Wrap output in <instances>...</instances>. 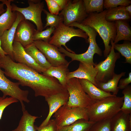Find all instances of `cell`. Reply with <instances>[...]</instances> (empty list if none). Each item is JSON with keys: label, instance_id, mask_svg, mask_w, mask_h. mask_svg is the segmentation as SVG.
<instances>
[{"label": "cell", "instance_id": "1", "mask_svg": "<svg viewBox=\"0 0 131 131\" xmlns=\"http://www.w3.org/2000/svg\"><path fill=\"white\" fill-rule=\"evenodd\" d=\"M0 67L4 69L6 75L18 81L22 86L32 89L35 97L45 98L65 90L55 78L45 76L25 65L16 62L8 55L0 57Z\"/></svg>", "mask_w": 131, "mask_h": 131}, {"label": "cell", "instance_id": "2", "mask_svg": "<svg viewBox=\"0 0 131 131\" xmlns=\"http://www.w3.org/2000/svg\"><path fill=\"white\" fill-rule=\"evenodd\" d=\"M107 11L105 9L100 13H91L81 23L94 29L102 39L105 46L104 54L106 57L109 54L111 46L109 45L111 40L113 41L115 38L116 29L115 22L106 20L105 15Z\"/></svg>", "mask_w": 131, "mask_h": 131}, {"label": "cell", "instance_id": "3", "mask_svg": "<svg viewBox=\"0 0 131 131\" xmlns=\"http://www.w3.org/2000/svg\"><path fill=\"white\" fill-rule=\"evenodd\" d=\"M123 97L110 96L95 102L87 109L89 121L96 122L110 119L121 111Z\"/></svg>", "mask_w": 131, "mask_h": 131}, {"label": "cell", "instance_id": "4", "mask_svg": "<svg viewBox=\"0 0 131 131\" xmlns=\"http://www.w3.org/2000/svg\"><path fill=\"white\" fill-rule=\"evenodd\" d=\"M66 104L60 107L54 114L57 130L69 125L79 119L89 120L87 108L71 107Z\"/></svg>", "mask_w": 131, "mask_h": 131}, {"label": "cell", "instance_id": "5", "mask_svg": "<svg viewBox=\"0 0 131 131\" xmlns=\"http://www.w3.org/2000/svg\"><path fill=\"white\" fill-rule=\"evenodd\" d=\"M51 37L49 43L59 48L64 46L68 51L73 53L75 52L68 48L66 44L73 37H78L84 38L88 42V37L87 34L82 30L75 29L73 27L66 26L62 22L55 28Z\"/></svg>", "mask_w": 131, "mask_h": 131}, {"label": "cell", "instance_id": "6", "mask_svg": "<svg viewBox=\"0 0 131 131\" xmlns=\"http://www.w3.org/2000/svg\"><path fill=\"white\" fill-rule=\"evenodd\" d=\"M66 89L69 94L66 104L69 106L87 108L95 102L85 92L78 78H73L68 79Z\"/></svg>", "mask_w": 131, "mask_h": 131}, {"label": "cell", "instance_id": "7", "mask_svg": "<svg viewBox=\"0 0 131 131\" xmlns=\"http://www.w3.org/2000/svg\"><path fill=\"white\" fill-rule=\"evenodd\" d=\"M29 6L26 8L18 7L14 4H11L13 11L19 12L24 16L25 19L33 23L37 27V30L41 31L44 29L41 14L44 7L43 1L41 0H28Z\"/></svg>", "mask_w": 131, "mask_h": 131}, {"label": "cell", "instance_id": "8", "mask_svg": "<svg viewBox=\"0 0 131 131\" xmlns=\"http://www.w3.org/2000/svg\"><path fill=\"white\" fill-rule=\"evenodd\" d=\"M110 41L111 48L109 54L105 60L96 64L95 66L97 70L95 78L96 83L106 82L112 78L115 74V63L120 57V54L115 51L113 44V41L111 40Z\"/></svg>", "mask_w": 131, "mask_h": 131}, {"label": "cell", "instance_id": "9", "mask_svg": "<svg viewBox=\"0 0 131 131\" xmlns=\"http://www.w3.org/2000/svg\"><path fill=\"white\" fill-rule=\"evenodd\" d=\"M20 85L18 82H12L7 78L0 67V90L3 94L2 97L5 98L9 96L17 99L23 108L25 107L24 102L28 103L30 102L28 98L29 91L21 89Z\"/></svg>", "mask_w": 131, "mask_h": 131}, {"label": "cell", "instance_id": "10", "mask_svg": "<svg viewBox=\"0 0 131 131\" xmlns=\"http://www.w3.org/2000/svg\"><path fill=\"white\" fill-rule=\"evenodd\" d=\"M59 15L63 17L64 24L68 26L74 22L81 23L88 14L86 11L83 0H69Z\"/></svg>", "mask_w": 131, "mask_h": 131}, {"label": "cell", "instance_id": "11", "mask_svg": "<svg viewBox=\"0 0 131 131\" xmlns=\"http://www.w3.org/2000/svg\"><path fill=\"white\" fill-rule=\"evenodd\" d=\"M37 48L44 54L51 66H58L70 64L65 59V55L62 54L58 48L49 44L48 42L42 41H33Z\"/></svg>", "mask_w": 131, "mask_h": 131}, {"label": "cell", "instance_id": "12", "mask_svg": "<svg viewBox=\"0 0 131 131\" xmlns=\"http://www.w3.org/2000/svg\"><path fill=\"white\" fill-rule=\"evenodd\" d=\"M12 56L14 60L25 65L38 72L43 73L46 70L40 66L25 51L20 43L14 41L13 44Z\"/></svg>", "mask_w": 131, "mask_h": 131}, {"label": "cell", "instance_id": "13", "mask_svg": "<svg viewBox=\"0 0 131 131\" xmlns=\"http://www.w3.org/2000/svg\"><path fill=\"white\" fill-rule=\"evenodd\" d=\"M35 30L34 26L28 20H22L17 26L14 41L19 42L25 48L33 42V37Z\"/></svg>", "mask_w": 131, "mask_h": 131}, {"label": "cell", "instance_id": "14", "mask_svg": "<svg viewBox=\"0 0 131 131\" xmlns=\"http://www.w3.org/2000/svg\"><path fill=\"white\" fill-rule=\"evenodd\" d=\"M69 97V94L67 91L55 94L45 98L49 106V112L39 128L44 127L47 124L52 115L60 107L67 103Z\"/></svg>", "mask_w": 131, "mask_h": 131}, {"label": "cell", "instance_id": "15", "mask_svg": "<svg viewBox=\"0 0 131 131\" xmlns=\"http://www.w3.org/2000/svg\"><path fill=\"white\" fill-rule=\"evenodd\" d=\"M17 15L16 21L11 27L5 31L0 36L2 49L14 61L12 52L13 44L16 30L19 23L22 20L25 19L23 15L19 12H17Z\"/></svg>", "mask_w": 131, "mask_h": 131}, {"label": "cell", "instance_id": "16", "mask_svg": "<svg viewBox=\"0 0 131 131\" xmlns=\"http://www.w3.org/2000/svg\"><path fill=\"white\" fill-rule=\"evenodd\" d=\"M97 72V70L94 66L80 62L79 67L76 70L68 72L67 78L68 80L73 78L86 79L97 87L95 78Z\"/></svg>", "mask_w": 131, "mask_h": 131}, {"label": "cell", "instance_id": "17", "mask_svg": "<svg viewBox=\"0 0 131 131\" xmlns=\"http://www.w3.org/2000/svg\"><path fill=\"white\" fill-rule=\"evenodd\" d=\"M69 26L77 27L82 30L87 34L88 37V42L89 43L88 48L86 51L87 52L94 55L96 54L100 56H102V51L96 41L97 33L94 29L89 26L76 22L71 23Z\"/></svg>", "mask_w": 131, "mask_h": 131}, {"label": "cell", "instance_id": "18", "mask_svg": "<svg viewBox=\"0 0 131 131\" xmlns=\"http://www.w3.org/2000/svg\"><path fill=\"white\" fill-rule=\"evenodd\" d=\"M13 0H2V3L5 5L6 11L0 16V36L6 31L10 29L16 21L17 12L12 10L11 2Z\"/></svg>", "mask_w": 131, "mask_h": 131}, {"label": "cell", "instance_id": "19", "mask_svg": "<svg viewBox=\"0 0 131 131\" xmlns=\"http://www.w3.org/2000/svg\"><path fill=\"white\" fill-rule=\"evenodd\" d=\"M78 79L85 92L94 102L114 95L111 93H107L100 90L88 80Z\"/></svg>", "mask_w": 131, "mask_h": 131}, {"label": "cell", "instance_id": "20", "mask_svg": "<svg viewBox=\"0 0 131 131\" xmlns=\"http://www.w3.org/2000/svg\"><path fill=\"white\" fill-rule=\"evenodd\" d=\"M110 126L111 131H131V114L120 111L111 119Z\"/></svg>", "mask_w": 131, "mask_h": 131}, {"label": "cell", "instance_id": "21", "mask_svg": "<svg viewBox=\"0 0 131 131\" xmlns=\"http://www.w3.org/2000/svg\"><path fill=\"white\" fill-rule=\"evenodd\" d=\"M69 64L57 67L51 66L42 73V74L47 77L55 78L60 83L66 88L68 80L67 76L69 72L68 68Z\"/></svg>", "mask_w": 131, "mask_h": 131}, {"label": "cell", "instance_id": "22", "mask_svg": "<svg viewBox=\"0 0 131 131\" xmlns=\"http://www.w3.org/2000/svg\"><path fill=\"white\" fill-rule=\"evenodd\" d=\"M24 49L26 52L41 67L47 70L51 66L44 54L37 48L33 42Z\"/></svg>", "mask_w": 131, "mask_h": 131}, {"label": "cell", "instance_id": "23", "mask_svg": "<svg viewBox=\"0 0 131 131\" xmlns=\"http://www.w3.org/2000/svg\"><path fill=\"white\" fill-rule=\"evenodd\" d=\"M115 22L116 27V34L113 44H117L119 41L122 40L131 41V28L126 21L118 20Z\"/></svg>", "mask_w": 131, "mask_h": 131}, {"label": "cell", "instance_id": "24", "mask_svg": "<svg viewBox=\"0 0 131 131\" xmlns=\"http://www.w3.org/2000/svg\"><path fill=\"white\" fill-rule=\"evenodd\" d=\"M23 112L18 126L12 131H37L34 123L38 117L32 115L26 110Z\"/></svg>", "mask_w": 131, "mask_h": 131}, {"label": "cell", "instance_id": "25", "mask_svg": "<svg viewBox=\"0 0 131 131\" xmlns=\"http://www.w3.org/2000/svg\"><path fill=\"white\" fill-rule=\"evenodd\" d=\"M126 73L122 72L119 74L115 73L112 78L107 82L97 83V87L105 92H112L113 95L116 96L119 91L118 86L119 81L122 76H125Z\"/></svg>", "mask_w": 131, "mask_h": 131}, {"label": "cell", "instance_id": "26", "mask_svg": "<svg viewBox=\"0 0 131 131\" xmlns=\"http://www.w3.org/2000/svg\"><path fill=\"white\" fill-rule=\"evenodd\" d=\"M124 7L119 6L107 9L105 16L106 20L110 22L118 20H130L131 16L125 10Z\"/></svg>", "mask_w": 131, "mask_h": 131}, {"label": "cell", "instance_id": "27", "mask_svg": "<svg viewBox=\"0 0 131 131\" xmlns=\"http://www.w3.org/2000/svg\"><path fill=\"white\" fill-rule=\"evenodd\" d=\"M58 49L60 52L63 53L66 56L70 57L71 59V62L77 60L94 66L96 65L93 61L94 55L90 54L86 52L83 53L77 54L70 52L62 47L58 48Z\"/></svg>", "mask_w": 131, "mask_h": 131}, {"label": "cell", "instance_id": "28", "mask_svg": "<svg viewBox=\"0 0 131 131\" xmlns=\"http://www.w3.org/2000/svg\"><path fill=\"white\" fill-rule=\"evenodd\" d=\"M94 123L89 120L79 119L69 125L57 129L56 131H89Z\"/></svg>", "mask_w": 131, "mask_h": 131}, {"label": "cell", "instance_id": "29", "mask_svg": "<svg viewBox=\"0 0 131 131\" xmlns=\"http://www.w3.org/2000/svg\"><path fill=\"white\" fill-rule=\"evenodd\" d=\"M86 13H99L104 10L103 0H83Z\"/></svg>", "mask_w": 131, "mask_h": 131}, {"label": "cell", "instance_id": "30", "mask_svg": "<svg viewBox=\"0 0 131 131\" xmlns=\"http://www.w3.org/2000/svg\"><path fill=\"white\" fill-rule=\"evenodd\" d=\"M129 41L122 44H114L113 43V44L114 49L125 57V61L124 63L131 64V43Z\"/></svg>", "mask_w": 131, "mask_h": 131}, {"label": "cell", "instance_id": "31", "mask_svg": "<svg viewBox=\"0 0 131 131\" xmlns=\"http://www.w3.org/2000/svg\"><path fill=\"white\" fill-rule=\"evenodd\" d=\"M123 100L121 111L126 114H131V86L129 85L123 90Z\"/></svg>", "mask_w": 131, "mask_h": 131}, {"label": "cell", "instance_id": "32", "mask_svg": "<svg viewBox=\"0 0 131 131\" xmlns=\"http://www.w3.org/2000/svg\"><path fill=\"white\" fill-rule=\"evenodd\" d=\"M43 11L46 15V23L44 27V29L48 26L55 28L61 23L63 22V18L62 16L52 14L45 9Z\"/></svg>", "mask_w": 131, "mask_h": 131}, {"label": "cell", "instance_id": "33", "mask_svg": "<svg viewBox=\"0 0 131 131\" xmlns=\"http://www.w3.org/2000/svg\"><path fill=\"white\" fill-rule=\"evenodd\" d=\"M55 29L54 27H47L44 30L39 31L35 29L34 32L33 40L34 41H42L49 42Z\"/></svg>", "mask_w": 131, "mask_h": 131}, {"label": "cell", "instance_id": "34", "mask_svg": "<svg viewBox=\"0 0 131 131\" xmlns=\"http://www.w3.org/2000/svg\"><path fill=\"white\" fill-rule=\"evenodd\" d=\"M111 119L104 120L95 123L89 131H111Z\"/></svg>", "mask_w": 131, "mask_h": 131}, {"label": "cell", "instance_id": "35", "mask_svg": "<svg viewBox=\"0 0 131 131\" xmlns=\"http://www.w3.org/2000/svg\"><path fill=\"white\" fill-rule=\"evenodd\" d=\"M131 4V0H104V8L107 10L118 6H128Z\"/></svg>", "mask_w": 131, "mask_h": 131}, {"label": "cell", "instance_id": "36", "mask_svg": "<svg viewBox=\"0 0 131 131\" xmlns=\"http://www.w3.org/2000/svg\"><path fill=\"white\" fill-rule=\"evenodd\" d=\"M18 101L17 99L11 97L3 98L0 97V121L5 109L11 104Z\"/></svg>", "mask_w": 131, "mask_h": 131}, {"label": "cell", "instance_id": "37", "mask_svg": "<svg viewBox=\"0 0 131 131\" xmlns=\"http://www.w3.org/2000/svg\"><path fill=\"white\" fill-rule=\"evenodd\" d=\"M49 12L52 14L58 15L61 11L60 8L54 0H45Z\"/></svg>", "mask_w": 131, "mask_h": 131}, {"label": "cell", "instance_id": "38", "mask_svg": "<svg viewBox=\"0 0 131 131\" xmlns=\"http://www.w3.org/2000/svg\"><path fill=\"white\" fill-rule=\"evenodd\" d=\"M37 131H56L57 125L55 119L50 120L47 124L41 128L36 126Z\"/></svg>", "mask_w": 131, "mask_h": 131}, {"label": "cell", "instance_id": "39", "mask_svg": "<svg viewBox=\"0 0 131 131\" xmlns=\"http://www.w3.org/2000/svg\"><path fill=\"white\" fill-rule=\"evenodd\" d=\"M118 87L119 89L123 90L131 82V72H130L127 77L120 79L119 81Z\"/></svg>", "mask_w": 131, "mask_h": 131}, {"label": "cell", "instance_id": "40", "mask_svg": "<svg viewBox=\"0 0 131 131\" xmlns=\"http://www.w3.org/2000/svg\"><path fill=\"white\" fill-rule=\"evenodd\" d=\"M54 0L59 6L61 11L65 7L69 1V0Z\"/></svg>", "mask_w": 131, "mask_h": 131}, {"label": "cell", "instance_id": "41", "mask_svg": "<svg viewBox=\"0 0 131 131\" xmlns=\"http://www.w3.org/2000/svg\"><path fill=\"white\" fill-rule=\"evenodd\" d=\"M5 55H7L6 53L2 50L1 47V42L0 39V57H4Z\"/></svg>", "mask_w": 131, "mask_h": 131}, {"label": "cell", "instance_id": "42", "mask_svg": "<svg viewBox=\"0 0 131 131\" xmlns=\"http://www.w3.org/2000/svg\"><path fill=\"white\" fill-rule=\"evenodd\" d=\"M124 8L125 10L131 16V5L128 6H125Z\"/></svg>", "mask_w": 131, "mask_h": 131}, {"label": "cell", "instance_id": "43", "mask_svg": "<svg viewBox=\"0 0 131 131\" xmlns=\"http://www.w3.org/2000/svg\"><path fill=\"white\" fill-rule=\"evenodd\" d=\"M4 4L2 3H0V10L4 9Z\"/></svg>", "mask_w": 131, "mask_h": 131}, {"label": "cell", "instance_id": "44", "mask_svg": "<svg viewBox=\"0 0 131 131\" xmlns=\"http://www.w3.org/2000/svg\"><path fill=\"white\" fill-rule=\"evenodd\" d=\"M6 10V9H4L0 10V16L3 13H4Z\"/></svg>", "mask_w": 131, "mask_h": 131}, {"label": "cell", "instance_id": "45", "mask_svg": "<svg viewBox=\"0 0 131 131\" xmlns=\"http://www.w3.org/2000/svg\"><path fill=\"white\" fill-rule=\"evenodd\" d=\"M2 0H0V1H1Z\"/></svg>", "mask_w": 131, "mask_h": 131}]
</instances>
